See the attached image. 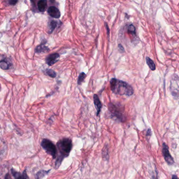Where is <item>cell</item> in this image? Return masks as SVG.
<instances>
[{
	"label": "cell",
	"instance_id": "ffe728a7",
	"mask_svg": "<svg viewBox=\"0 0 179 179\" xmlns=\"http://www.w3.org/2000/svg\"><path fill=\"white\" fill-rule=\"evenodd\" d=\"M108 146H105L103 150V153H102V155L103 158H105L106 160H108L109 158V155H108Z\"/></svg>",
	"mask_w": 179,
	"mask_h": 179
},
{
	"label": "cell",
	"instance_id": "30bf717a",
	"mask_svg": "<svg viewBox=\"0 0 179 179\" xmlns=\"http://www.w3.org/2000/svg\"><path fill=\"white\" fill-rule=\"evenodd\" d=\"M93 100H94V104L96 109V116H98L101 111L102 104L100 101L98 96L96 94H94L93 96Z\"/></svg>",
	"mask_w": 179,
	"mask_h": 179
},
{
	"label": "cell",
	"instance_id": "cb8c5ba5",
	"mask_svg": "<svg viewBox=\"0 0 179 179\" xmlns=\"http://www.w3.org/2000/svg\"><path fill=\"white\" fill-rule=\"evenodd\" d=\"M118 48H119L120 51H121L122 52H124L125 51L124 48L123 47V46L122 45V44H118Z\"/></svg>",
	"mask_w": 179,
	"mask_h": 179
},
{
	"label": "cell",
	"instance_id": "9c48e42d",
	"mask_svg": "<svg viewBox=\"0 0 179 179\" xmlns=\"http://www.w3.org/2000/svg\"><path fill=\"white\" fill-rule=\"evenodd\" d=\"M11 173L12 176L15 179H30L29 177L27 175V172L26 170H24L23 172L21 173L20 172H17L15 171L13 168L11 169Z\"/></svg>",
	"mask_w": 179,
	"mask_h": 179
},
{
	"label": "cell",
	"instance_id": "ba28073f",
	"mask_svg": "<svg viewBox=\"0 0 179 179\" xmlns=\"http://www.w3.org/2000/svg\"><path fill=\"white\" fill-rule=\"evenodd\" d=\"M47 12L49 15L53 18H59L61 16L59 9L56 6H50L48 9Z\"/></svg>",
	"mask_w": 179,
	"mask_h": 179
},
{
	"label": "cell",
	"instance_id": "4316f807",
	"mask_svg": "<svg viewBox=\"0 0 179 179\" xmlns=\"http://www.w3.org/2000/svg\"><path fill=\"white\" fill-rule=\"evenodd\" d=\"M152 178H153L152 179H158V177H157V176H156V178H155V176H153L152 177Z\"/></svg>",
	"mask_w": 179,
	"mask_h": 179
},
{
	"label": "cell",
	"instance_id": "3957f363",
	"mask_svg": "<svg viewBox=\"0 0 179 179\" xmlns=\"http://www.w3.org/2000/svg\"><path fill=\"white\" fill-rule=\"evenodd\" d=\"M108 110L112 116L120 122H124L126 120L125 111L122 106L110 102L108 104Z\"/></svg>",
	"mask_w": 179,
	"mask_h": 179
},
{
	"label": "cell",
	"instance_id": "484cf974",
	"mask_svg": "<svg viewBox=\"0 0 179 179\" xmlns=\"http://www.w3.org/2000/svg\"><path fill=\"white\" fill-rule=\"evenodd\" d=\"M172 179H179L178 177L176 176V175H172Z\"/></svg>",
	"mask_w": 179,
	"mask_h": 179
},
{
	"label": "cell",
	"instance_id": "7402d4cb",
	"mask_svg": "<svg viewBox=\"0 0 179 179\" xmlns=\"http://www.w3.org/2000/svg\"><path fill=\"white\" fill-rule=\"evenodd\" d=\"M18 2L17 1H14V0H12V1H9V5H15L16 4V3Z\"/></svg>",
	"mask_w": 179,
	"mask_h": 179
},
{
	"label": "cell",
	"instance_id": "8fae6325",
	"mask_svg": "<svg viewBox=\"0 0 179 179\" xmlns=\"http://www.w3.org/2000/svg\"><path fill=\"white\" fill-rule=\"evenodd\" d=\"M46 43V41H45L44 42H42L40 45H38L36 47L35 52L36 53H47L50 51L49 48L45 46V44Z\"/></svg>",
	"mask_w": 179,
	"mask_h": 179
},
{
	"label": "cell",
	"instance_id": "ac0fdd59",
	"mask_svg": "<svg viewBox=\"0 0 179 179\" xmlns=\"http://www.w3.org/2000/svg\"><path fill=\"white\" fill-rule=\"evenodd\" d=\"M128 32L129 34H131L133 36H136V28L133 24H131L128 27Z\"/></svg>",
	"mask_w": 179,
	"mask_h": 179
},
{
	"label": "cell",
	"instance_id": "5bb4252c",
	"mask_svg": "<svg viewBox=\"0 0 179 179\" xmlns=\"http://www.w3.org/2000/svg\"><path fill=\"white\" fill-rule=\"evenodd\" d=\"M50 170H48V171H46V170L39 171L37 173H36V175H35V179H42L45 176H46L50 172Z\"/></svg>",
	"mask_w": 179,
	"mask_h": 179
},
{
	"label": "cell",
	"instance_id": "d6986e66",
	"mask_svg": "<svg viewBox=\"0 0 179 179\" xmlns=\"http://www.w3.org/2000/svg\"><path fill=\"white\" fill-rule=\"evenodd\" d=\"M86 76H87V75L83 72L81 73L78 77V84L79 85H80L82 83V82L83 81L84 79L86 77Z\"/></svg>",
	"mask_w": 179,
	"mask_h": 179
},
{
	"label": "cell",
	"instance_id": "44dd1931",
	"mask_svg": "<svg viewBox=\"0 0 179 179\" xmlns=\"http://www.w3.org/2000/svg\"><path fill=\"white\" fill-rule=\"evenodd\" d=\"M105 28H106V29L108 37H109L110 33V28H109L108 26V23H106V22H105Z\"/></svg>",
	"mask_w": 179,
	"mask_h": 179
},
{
	"label": "cell",
	"instance_id": "5b68a950",
	"mask_svg": "<svg viewBox=\"0 0 179 179\" xmlns=\"http://www.w3.org/2000/svg\"><path fill=\"white\" fill-rule=\"evenodd\" d=\"M170 90L174 97L179 96V78L177 75H174L171 80Z\"/></svg>",
	"mask_w": 179,
	"mask_h": 179
},
{
	"label": "cell",
	"instance_id": "603a6c76",
	"mask_svg": "<svg viewBox=\"0 0 179 179\" xmlns=\"http://www.w3.org/2000/svg\"><path fill=\"white\" fill-rule=\"evenodd\" d=\"M4 179H12V178H11V176H10L9 173H6V175L5 176Z\"/></svg>",
	"mask_w": 179,
	"mask_h": 179
},
{
	"label": "cell",
	"instance_id": "6da1fadb",
	"mask_svg": "<svg viewBox=\"0 0 179 179\" xmlns=\"http://www.w3.org/2000/svg\"><path fill=\"white\" fill-rule=\"evenodd\" d=\"M110 87L112 92L116 95L131 96L134 94V89L129 83L116 78L110 80Z\"/></svg>",
	"mask_w": 179,
	"mask_h": 179
},
{
	"label": "cell",
	"instance_id": "9a60e30c",
	"mask_svg": "<svg viewBox=\"0 0 179 179\" xmlns=\"http://www.w3.org/2000/svg\"><path fill=\"white\" fill-rule=\"evenodd\" d=\"M11 65L5 60H0V68L3 70H8L10 68Z\"/></svg>",
	"mask_w": 179,
	"mask_h": 179
},
{
	"label": "cell",
	"instance_id": "8992f818",
	"mask_svg": "<svg viewBox=\"0 0 179 179\" xmlns=\"http://www.w3.org/2000/svg\"><path fill=\"white\" fill-rule=\"evenodd\" d=\"M162 154L164 157V160L167 162L168 165H172L174 163V161L172 157L170 155L169 148L166 143L162 144Z\"/></svg>",
	"mask_w": 179,
	"mask_h": 179
},
{
	"label": "cell",
	"instance_id": "2e32d148",
	"mask_svg": "<svg viewBox=\"0 0 179 179\" xmlns=\"http://www.w3.org/2000/svg\"><path fill=\"white\" fill-rule=\"evenodd\" d=\"M146 62L148 66H149V68L151 71H155V64L154 62L150 58H149V57H146Z\"/></svg>",
	"mask_w": 179,
	"mask_h": 179
},
{
	"label": "cell",
	"instance_id": "4fadbf2b",
	"mask_svg": "<svg viewBox=\"0 0 179 179\" xmlns=\"http://www.w3.org/2000/svg\"><path fill=\"white\" fill-rule=\"evenodd\" d=\"M58 22L55 20L51 21L48 24V31L49 34H51L54 32V30L57 27Z\"/></svg>",
	"mask_w": 179,
	"mask_h": 179
},
{
	"label": "cell",
	"instance_id": "277c9868",
	"mask_svg": "<svg viewBox=\"0 0 179 179\" xmlns=\"http://www.w3.org/2000/svg\"><path fill=\"white\" fill-rule=\"evenodd\" d=\"M41 146L48 155L52 156L54 159L56 158L57 155V148L52 142L47 139H44L41 142Z\"/></svg>",
	"mask_w": 179,
	"mask_h": 179
},
{
	"label": "cell",
	"instance_id": "e0dca14e",
	"mask_svg": "<svg viewBox=\"0 0 179 179\" xmlns=\"http://www.w3.org/2000/svg\"><path fill=\"white\" fill-rule=\"evenodd\" d=\"M45 73L46 75L51 78H55L57 76L56 73L54 71V70L51 69H47L45 71Z\"/></svg>",
	"mask_w": 179,
	"mask_h": 179
},
{
	"label": "cell",
	"instance_id": "d4e9b609",
	"mask_svg": "<svg viewBox=\"0 0 179 179\" xmlns=\"http://www.w3.org/2000/svg\"><path fill=\"white\" fill-rule=\"evenodd\" d=\"M151 134V130L149 129L148 130H147V136H150Z\"/></svg>",
	"mask_w": 179,
	"mask_h": 179
},
{
	"label": "cell",
	"instance_id": "7a4b0ae2",
	"mask_svg": "<svg viewBox=\"0 0 179 179\" xmlns=\"http://www.w3.org/2000/svg\"><path fill=\"white\" fill-rule=\"evenodd\" d=\"M57 146L59 154L56 161V169L59 167L64 158L69 156L72 148V142L69 138H63L58 141Z\"/></svg>",
	"mask_w": 179,
	"mask_h": 179
},
{
	"label": "cell",
	"instance_id": "52a82bcc",
	"mask_svg": "<svg viewBox=\"0 0 179 179\" xmlns=\"http://www.w3.org/2000/svg\"><path fill=\"white\" fill-rule=\"evenodd\" d=\"M60 55L58 53H53L50 54L46 58V63L48 66H51L57 63L59 60Z\"/></svg>",
	"mask_w": 179,
	"mask_h": 179
},
{
	"label": "cell",
	"instance_id": "7c38bea8",
	"mask_svg": "<svg viewBox=\"0 0 179 179\" xmlns=\"http://www.w3.org/2000/svg\"><path fill=\"white\" fill-rule=\"evenodd\" d=\"M37 7L40 12H45L47 8V1L46 0L39 1L37 3Z\"/></svg>",
	"mask_w": 179,
	"mask_h": 179
}]
</instances>
